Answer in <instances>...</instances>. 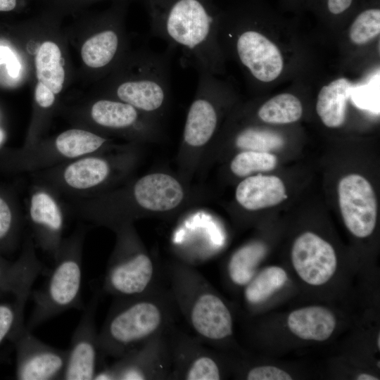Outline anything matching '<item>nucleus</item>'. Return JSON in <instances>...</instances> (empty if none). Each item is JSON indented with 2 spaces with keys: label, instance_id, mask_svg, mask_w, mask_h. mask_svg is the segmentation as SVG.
Masks as SVG:
<instances>
[{
  "label": "nucleus",
  "instance_id": "f257e3e1",
  "mask_svg": "<svg viewBox=\"0 0 380 380\" xmlns=\"http://www.w3.org/2000/svg\"><path fill=\"white\" fill-rule=\"evenodd\" d=\"M151 33L181 53L184 68L220 73L223 56L218 41L221 13L213 0H144Z\"/></svg>",
  "mask_w": 380,
  "mask_h": 380
},
{
  "label": "nucleus",
  "instance_id": "f03ea898",
  "mask_svg": "<svg viewBox=\"0 0 380 380\" xmlns=\"http://www.w3.org/2000/svg\"><path fill=\"white\" fill-rule=\"evenodd\" d=\"M177 308L161 286L142 295L116 298L99 332L104 357L119 358L174 325Z\"/></svg>",
  "mask_w": 380,
  "mask_h": 380
},
{
  "label": "nucleus",
  "instance_id": "7ed1b4c3",
  "mask_svg": "<svg viewBox=\"0 0 380 380\" xmlns=\"http://www.w3.org/2000/svg\"><path fill=\"white\" fill-rule=\"evenodd\" d=\"M169 289L177 308L195 336L207 346L220 348L234 334L228 304L196 269L175 262L166 269Z\"/></svg>",
  "mask_w": 380,
  "mask_h": 380
},
{
  "label": "nucleus",
  "instance_id": "20e7f679",
  "mask_svg": "<svg viewBox=\"0 0 380 380\" xmlns=\"http://www.w3.org/2000/svg\"><path fill=\"white\" fill-rule=\"evenodd\" d=\"M84 233L75 231L63 239L55 263L43 286L31 292L34 303L27 328L40 324L70 309H82V248Z\"/></svg>",
  "mask_w": 380,
  "mask_h": 380
},
{
  "label": "nucleus",
  "instance_id": "39448f33",
  "mask_svg": "<svg viewBox=\"0 0 380 380\" xmlns=\"http://www.w3.org/2000/svg\"><path fill=\"white\" fill-rule=\"evenodd\" d=\"M174 51L144 50L132 57L124 76L115 81V99L127 103L158 120L167 106L170 95V61Z\"/></svg>",
  "mask_w": 380,
  "mask_h": 380
},
{
  "label": "nucleus",
  "instance_id": "423d86ee",
  "mask_svg": "<svg viewBox=\"0 0 380 380\" xmlns=\"http://www.w3.org/2000/svg\"><path fill=\"white\" fill-rule=\"evenodd\" d=\"M114 230L117 241L106 267L103 291L115 298H122L142 295L159 286V269L144 248L131 223Z\"/></svg>",
  "mask_w": 380,
  "mask_h": 380
},
{
  "label": "nucleus",
  "instance_id": "0eeeda50",
  "mask_svg": "<svg viewBox=\"0 0 380 380\" xmlns=\"http://www.w3.org/2000/svg\"><path fill=\"white\" fill-rule=\"evenodd\" d=\"M168 330L99 369L94 380L170 379L172 360Z\"/></svg>",
  "mask_w": 380,
  "mask_h": 380
},
{
  "label": "nucleus",
  "instance_id": "6e6552de",
  "mask_svg": "<svg viewBox=\"0 0 380 380\" xmlns=\"http://www.w3.org/2000/svg\"><path fill=\"white\" fill-rule=\"evenodd\" d=\"M172 360L170 379L220 380L225 370L222 358L196 336L175 324L167 331Z\"/></svg>",
  "mask_w": 380,
  "mask_h": 380
},
{
  "label": "nucleus",
  "instance_id": "1a4fd4ad",
  "mask_svg": "<svg viewBox=\"0 0 380 380\" xmlns=\"http://www.w3.org/2000/svg\"><path fill=\"white\" fill-rule=\"evenodd\" d=\"M196 95L186 115L183 132L184 143L198 148L206 145L214 136L219 122L220 104L226 87L215 75L199 71Z\"/></svg>",
  "mask_w": 380,
  "mask_h": 380
},
{
  "label": "nucleus",
  "instance_id": "9d476101",
  "mask_svg": "<svg viewBox=\"0 0 380 380\" xmlns=\"http://www.w3.org/2000/svg\"><path fill=\"white\" fill-rule=\"evenodd\" d=\"M11 338L16 349L18 379H62L68 350L58 349L42 342L25 325Z\"/></svg>",
  "mask_w": 380,
  "mask_h": 380
},
{
  "label": "nucleus",
  "instance_id": "9b49d317",
  "mask_svg": "<svg viewBox=\"0 0 380 380\" xmlns=\"http://www.w3.org/2000/svg\"><path fill=\"white\" fill-rule=\"evenodd\" d=\"M338 204L343 222L355 237L374 232L377 218L376 195L367 179L357 174L343 177L338 185Z\"/></svg>",
  "mask_w": 380,
  "mask_h": 380
},
{
  "label": "nucleus",
  "instance_id": "f8f14e48",
  "mask_svg": "<svg viewBox=\"0 0 380 380\" xmlns=\"http://www.w3.org/2000/svg\"><path fill=\"white\" fill-rule=\"evenodd\" d=\"M236 34L218 27L224 32V38L234 39L235 54L252 77L260 82H269L281 74L284 61L279 48L259 31L236 29Z\"/></svg>",
  "mask_w": 380,
  "mask_h": 380
},
{
  "label": "nucleus",
  "instance_id": "ddd939ff",
  "mask_svg": "<svg viewBox=\"0 0 380 380\" xmlns=\"http://www.w3.org/2000/svg\"><path fill=\"white\" fill-rule=\"evenodd\" d=\"M98 300L97 295L91 299L74 331L62 379H94L99 370L102 357L95 319Z\"/></svg>",
  "mask_w": 380,
  "mask_h": 380
},
{
  "label": "nucleus",
  "instance_id": "4468645a",
  "mask_svg": "<svg viewBox=\"0 0 380 380\" xmlns=\"http://www.w3.org/2000/svg\"><path fill=\"white\" fill-rule=\"evenodd\" d=\"M291 261L299 279L315 287L327 284L338 267V258L332 245L311 232H305L295 239Z\"/></svg>",
  "mask_w": 380,
  "mask_h": 380
},
{
  "label": "nucleus",
  "instance_id": "2eb2a0df",
  "mask_svg": "<svg viewBox=\"0 0 380 380\" xmlns=\"http://www.w3.org/2000/svg\"><path fill=\"white\" fill-rule=\"evenodd\" d=\"M28 215L33 240L54 258L64 239L65 227L64 213L54 191L43 184L35 186L30 194Z\"/></svg>",
  "mask_w": 380,
  "mask_h": 380
},
{
  "label": "nucleus",
  "instance_id": "dca6fc26",
  "mask_svg": "<svg viewBox=\"0 0 380 380\" xmlns=\"http://www.w3.org/2000/svg\"><path fill=\"white\" fill-rule=\"evenodd\" d=\"M91 118L98 126L115 131L134 130L141 136L158 132L156 120L118 99H100L91 106Z\"/></svg>",
  "mask_w": 380,
  "mask_h": 380
},
{
  "label": "nucleus",
  "instance_id": "f3484780",
  "mask_svg": "<svg viewBox=\"0 0 380 380\" xmlns=\"http://www.w3.org/2000/svg\"><path fill=\"white\" fill-rule=\"evenodd\" d=\"M135 203L148 212L163 213L172 210L182 202L184 191L174 177L155 172L140 177L132 190Z\"/></svg>",
  "mask_w": 380,
  "mask_h": 380
},
{
  "label": "nucleus",
  "instance_id": "a211bd4d",
  "mask_svg": "<svg viewBox=\"0 0 380 380\" xmlns=\"http://www.w3.org/2000/svg\"><path fill=\"white\" fill-rule=\"evenodd\" d=\"M286 197L284 182L274 175L259 174L246 177L235 191L238 203L251 211L277 205Z\"/></svg>",
  "mask_w": 380,
  "mask_h": 380
},
{
  "label": "nucleus",
  "instance_id": "6ab92c4d",
  "mask_svg": "<svg viewBox=\"0 0 380 380\" xmlns=\"http://www.w3.org/2000/svg\"><path fill=\"white\" fill-rule=\"evenodd\" d=\"M290 332L305 341L322 342L334 334L337 319L334 313L322 305H308L291 311L286 319Z\"/></svg>",
  "mask_w": 380,
  "mask_h": 380
},
{
  "label": "nucleus",
  "instance_id": "aec40b11",
  "mask_svg": "<svg viewBox=\"0 0 380 380\" xmlns=\"http://www.w3.org/2000/svg\"><path fill=\"white\" fill-rule=\"evenodd\" d=\"M122 12L108 27L103 29L89 37L82 45L81 56L89 68L102 69L112 64L122 49V35L116 27L117 20Z\"/></svg>",
  "mask_w": 380,
  "mask_h": 380
},
{
  "label": "nucleus",
  "instance_id": "412c9836",
  "mask_svg": "<svg viewBox=\"0 0 380 380\" xmlns=\"http://www.w3.org/2000/svg\"><path fill=\"white\" fill-rule=\"evenodd\" d=\"M351 89L350 82L344 77L336 79L320 89L316 111L325 126L336 128L343 124Z\"/></svg>",
  "mask_w": 380,
  "mask_h": 380
},
{
  "label": "nucleus",
  "instance_id": "4be33fe9",
  "mask_svg": "<svg viewBox=\"0 0 380 380\" xmlns=\"http://www.w3.org/2000/svg\"><path fill=\"white\" fill-rule=\"evenodd\" d=\"M266 252V246L259 241H252L238 248L227 265L229 281L236 287L243 288L260 270L259 265Z\"/></svg>",
  "mask_w": 380,
  "mask_h": 380
},
{
  "label": "nucleus",
  "instance_id": "5701e85b",
  "mask_svg": "<svg viewBox=\"0 0 380 380\" xmlns=\"http://www.w3.org/2000/svg\"><path fill=\"white\" fill-rule=\"evenodd\" d=\"M286 271L276 265L260 270L243 287V296L251 309L262 305L288 281Z\"/></svg>",
  "mask_w": 380,
  "mask_h": 380
},
{
  "label": "nucleus",
  "instance_id": "b1692460",
  "mask_svg": "<svg viewBox=\"0 0 380 380\" xmlns=\"http://www.w3.org/2000/svg\"><path fill=\"white\" fill-rule=\"evenodd\" d=\"M34 64L38 82L49 87L55 94H59L65 80L59 46L51 41L42 43L37 50Z\"/></svg>",
  "mask_w": 380,
  "mask_h": 380
},
{
  "label": "nucleus",
  "instance_id": "393cba45",
  "mask_svg": "<svg viewBox=\"0 0 380 380\" xmlns=\"http://www.w3.org/2000/svg\"><path fill=\"white\" fill-rule=\"evenodd\" d=\"M303 115L300 101L289 93L278 94L264 103L258 110V118L270 124H289Z\"/></svg>",
  "mask_w": 380,
  "mask_h": 380
},
{
  "label": "nucleus",
  "instance_id": "a878e982",
  "mask_svg": "<svg viewBox=\"0 0 380 380\" xmlns=\"http://www.w3.org/2000/svg\"><path fill=\"white\" fill-rule=\"evenodd\" d=\"M284 144L281 135L272 130L249 127L236 136L235 145L242 151L269 152L281 148Z\"/></svg>",
  "mask_w": 380,
  "mask_h": 380
},
{
  "label": "nucleus",
  "instance_id": "bb28decb",
  "mask_svg": "<svg viewBox=\"0 0 380 380\" xmlns=\"http://www.w3.org/2000/svg\"><path fill=\"white\" fill-rule=\"evenodd\" d=\"M277 164V157L271 153L242 151L232 160L230 170L238 177H246L254 173L271 171Z\"/></svg>",
  "mask_w": 380,
  "mask_h": 380
},
{
  "label": "nucleus",
  "instance_id": "cd10ccee",
  "mask_svg": "<svg viewBox=\"0 0 380 380\" xmlns=\"http://www.w3.org/2000/svg\"><path fill=\"white\" fill-rule=\"evenodd\" d=\"M380 33V9L372 8L362 11L352 23L349 38L356 45H363Z\"/></svg>",
  "mask_w": 380,
  "mask_h": 380
},
{
  "label": "nucleus",
  "instance_id": "c85d7f7f",
  "mask_svg": "<svg viewBox=\"0 0 380 380\" xmlns=\"http://www.w3.org/2000/svg\"><path fill=\"white\" fill-rule=\"evenodd\" d=\"M26 302L15 299L13 303H0V345L23 326Z\"/></svg>",
  "mask_w": 380,
  "mask_h": 380
},
{
  "label": "nucleus",
  "instance_id": "c756f323",
  "mask_svg": "<svg viewBox=\"0 0 380 380\" xmlns=\"http://www.w3.org/2000/svg\"><path fill=\"white\" fill-rule=\"evenodd\" d=\"M244 377L248 380H291L286 371L273 365H256L246 370Z\"/></svg>",
  "mask_w": 380,
  "mask_h": 380
},
{
  "label": "nucleus",
  "instance_id": "7c9ffc66",
  "mask_svg": "<svg viewBox=\"0 0 380 380\" xmlns=\"http://www.w3.org/2000/svg\"><path fill=\"white\" fill-rule=\"evenodd\" d=\"M15 215L8 202L0 196V243L9 237L15 227Z\"/></svg>",
  "mask_w": 380,
  "mask_h": 380
},
{
  "label": "nucleus",
  "instance_id": "2f4dec72",
  "mask_svg": "<svg viewBox=\"0 0 380 380\" xmlns=\"http://www.w3.org/2000/svg\"><path fill=\"white\" fill-rule=\"evenodd\" d=\"M55 94L46 86L37 82L34 90V99L37 105L42 108L51 107L56 99Z\"/></svg>",
  "mask_w": 380,
  "mask_h": 380
},
{
  "label": "nucleus",
  "instance_id": "473e14b6",
  "mask_svg": "<svg viewBox=\"0 0 380 380\" xmlns=\"http://www.w3.org/2000/svg\"><path fill=\"white\" fill-rule=\"evenodd\" d=\"M328 11L334 15L343 13L351 6L353 0H326Z\"/></svg>",
  "mask_w": 380,
  "mask_h": 380
},
{
  "label": "nucleus",
  "instance_id": "72a5a7b5",
  "mask_svg": "<svg viewBox=\"0 0 380 380\" xmlns=\"http://www.w3.org/2000/svg\"><path fill=\"white\" fill-rule=\"evenodd\" d=\"M17 5V0H0V11H10Z\"/></svg>",
  "mask_w": 380,
  "mask_h": 380
},
{
  "label": "nucleus",
  "instance_id": "f704fd0d",
  "mask_svg": "<svg viewBox=\"0 0 380 380\" xmlns=\"http://www.w3.org/2000/svg\"><path fill=\"white\" fill-rule=\"evenodd\" d=\"M355 379L357 380H379V379L373 374L363 372L360 373L355 376Z\"/></svg>",
  "mask_w": 380,
  "mask_h": 380
},
{
  "label": "nucleus",
  "instance_id": "c9c22d12",
  "mask_svg": "<svg viewBox=\"0 0 380 380\" xmlns=\"http://www.w3.org/2000/svg\"><path fill=\"white\" fill-rule=\"evenodd\" d=\"M380 336L379 334H378V336L376 337V346L378 348V350L380 348Z\"/></svg>",
  "mask_w": 380,
  "mask_h": 380
},
{
  "label": "nucleus",
  "instance_id": "e433bc0d",
  "mask_svg": "<svg viewBox=\"0 0 380 380\" xmlns=\"http://www.w3.org/2000/svg\"><path fill=\"white\" fill-rule=\"evenodd\" d=\"M0 140H1V134H0Z\"/></svg>",
  "mask_w": 380,
  "mask_h": 380
}]
</instances>
